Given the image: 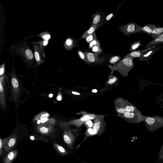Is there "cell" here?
Listing matches in <instances>:
<instances>
[{"label":"cell","instance_id":"1","mask_svg":"<svg viewBox=\"0 0 163 163\" xmlns=\"http://www.w3.org/2000/svg\"><path fill=\"white\" fill-rule=\"evenodd\" d=\"M133 57L123 58L113 66L108 65L111 70V74H112L115 71L119 72L123 76L128 75L129 72L134 67Z\"/></svg>","mask_w":163,"mask_h":163},{"label":"cell","instance_id":"2","mask_svg":"<svg viewBox=\"0 0 163 163\" xmlns=\"http://www.w3.org/2000/svg\"><path fill=\"white\" fill-rule=\"evenodd\" d=\"M144 121L148 130L151 132H153L163 126V117L161 116L146 117Z\"/></svg>","mask_w":163,"mask_h":163},{"label":"cell","instance_id":"3","mask_svg":"<svg viewBox=\"0 0 163 163\" xmlns=\"http://www.w3.org/2000/svg\"><path fill=\"white\" fill-rule=\"evenodd\" d=\"M118 116L126 121L131 123H137L144 121L146 117L141 113L127 112L124 114H118Z\"/></svg>","mask_w":163,"mask_h":163},{"label":"cell","instance_id":"4","mask_svg":"<svg viewBox=\"0 0 163 163\" xmlns=\"http://www.w3.org/2000/svg\"><path fill=\"white\" fill-rule=\"evenodd\" d=\"M119 29L123 34L129 36L131 34L142 32V27L134 22H132L121 26Z\"/></svg>","mask_w":163,"mask_h":163},{"label":"cell","instance_id":"5","mask_svg":"<svg viewBox=\"0 0 163 163\" xmlns=\"http://www.w3.org/2000/svg\"><path fill=\"white\" fill-rule=\"evenodd\" d=\"M115 104L116 106L124 109L128 112L141 113L135 106L122 99H117L116 100Z\"/></svg>","mask_w":163,"mask_h":163},{"label":"cell","instance_id":"6","mask_svg":"<svg viewBox=\"0 0 163 163\" xmlns=\"http://www.w3.org/2000/svg\"><path fill=\"white\" fill-rule=\"evenodd\" d=\"M17 140L16 135H13L10 137L2 140L3 148L5 151L10 152L14 147Z\"/></svg>","mask_w":163,"mask_h":163},{"label":"cell","instance_id":"7","mask_svg":"<svg viewBox=\"0 0 163 163\" xmlns=\"http://www.w3.org/2000/svg\"><path fill=\"white\" fill-rule=\"evenodd\" d=\"M86 56L87 63L88 64H99L103 63L105 61L104 57L99 58V54L95 53L86 52H85Z\"/></svg>","mask_w":163,"mask_h":163},{"label":"cell","instance_id":"8","mask_svg":"<svg viewBox=\"0 0 163 163\" xmlns=\"http://www.w3.org/2000/svg\"><path fill=\"white\" fill-rule=\"evenodd\" d=\"M63 138L66 144L70 149H72L76 138L72 131L69 129H66L64 133Z\"/></svg>","mask_w":163,"mask_h":163},{"label":"cell","instance_id":"9","mask_svg":"<svg viewBox=\"0 0 163 163\" xmlns=\"http://www.w3.org/2000/svg\"><path fill=\"white\" fill-rule=\"evenodd\" d=\"M161 44H159V45H155L147 48H145V50H139L132 52L126 56L124 58H129V57H133V58H139L140 56H141L148 51L156 48L158 46H159Z\"/></svg>","mask_w":163,"mask_h":163},{"label":"cell","instance_id":"10","mask_svg":"<svg viewBox=\"0 0 163 163\" xmlns=\"http://www.w3.org/2000/svg\"><path fill=\"white\" fill-rule=\"evenodd\" d=\"M163 48V46L156 47L154 49L150 50L144 54L140 56L139 58V61H148L152 57L157 51L160 50Z\"/></svg>","mask_w":163,"mask_h":163},{"label":"cell","instance_id":"11","mask_svg":"<svg viewBox=\"0 0 163 163\" xmlns=\"http://www.w3.org/2000/svg\"><path fill=\"white\" fill-rule=\"evenodd\" d=\"M99 118L96 119L94 124L93 129L94 135H100L104 130L102 122H101Z\"/></svg>","mask_w":163,"mask_h":163},{"label":"cell","instance_id":"12","mask_svg":"<svg viewBox=\"0 0 163 163\" xmlns=\"http://www.w3.org/2000/svg\"><path fill=\"white\" fill-rule=\"evenodd\" d=\"M157 28V26L155 25L148 24L144 25L142 27V32L144 33L151 35L153 31Z\"/></svg>","mask_w":163,"mask_h":163},{"label":"cell","instance_id":"13","mask_svg":"<svg viewBox=\"0 0 163 163\" xmlns=\"http://www.w3.org/2000/svg\"><path fill=\"white\" fill-rule=\"evenodd\" d=\"M163 43V34L156 39H154L153 40L149 42L145 48H147L156 45L161 43Z\"/></svg>","mask_w":163,"mask_h":163},{"label":"cell","instance_id":"14","mask_svg":"<svg viewBox=\"0 0 163 163\" xmlns=\"http://www.w3.org/2000/svg\"><path fill=\"white\" fill-rule=\"evenodd\" d=\"M17 153L16 150L11 151L4 159V163H11L15 159L17 155Z\"/></svg>","mask_w":163,"mask_h":163},{"label":"cell","instance_id":"15","mask_svg":"<svg viewBox=\"0 0 163 163\" xmlns=\"http://www.w3.org/2000/svg\"><path fill=\"white\" fill-rule=\"evenodd\" d=\"M99 24L91 26V27L82 36L83 38H86L89 35L95 32V31L99 27Z\"/></svg>","mask_w":163,"mask_h":163},{"label":"cell","instance_id":"16","mask_svg":"<svg viewBox=\"0 0 163 163\" xmlns=\"http://www.w3.org/2000/svg\"><path fill=\"white\" fill-rule=\"evenodd\" d=\"M163 34V26L157 28L151 34L153 38L156 39Z\"/></svg>","mask_w":163,"mask_h":163},{"label":"cell","instance_id":"17","mask_svg":"<svg viewBox=\"0 0 163 163\" xmlns=\"http://www.w3.org/2000/svg\"><path fill=\"white\" fill-rule=\"evenodd\" d=\"M93 17L91 26L99 24L101 20V15L99 13H96L93 16Z\"/></svg>","mask_w":163,"mask_h":163},{"label":"cell","instance_id":"18","mask_svg":"<svg viewBox=\"0 0 163 163\" xmlns=\"http://www.w3.org/2000/svg\"><path fill=\"white\" fill-rule=\"evenodd\" d=\"M39 130L42 134H49L51 131V128L45 126H42L39 127Z\"/></svg>","mask_w":163,"mask_h":163},{"label":"cell","instance_id":"19","mask_svg":"<svg viewBox=\"0 0 163 163\" xmlns=\"http://www.w3.org/2000/svg\"><path fill=\"white\" fill-rule=\"evenodd\" d=\"M54 146L56 149L59 153L63 155H67L68 153L67 151L62 146L58 144H55Z\"/></svg>","mask_w":163,"mask_h":163},{"label":"cell","instance_id":"20","mask_svg":"<svg viewBox=\"0 0 163 163\" xmlns=\"http://www.w3.org/2000/svg\"><path fill=\"white\" fill-rule=\"evenodd\" d=\"M96 116L93 115V114H87V115H83L81 117L80 120L82 122H85L91 119H93Z\"/></svg>","mask_w":163,"mask_h":163},{"label":"cell","instance_id":"21","mask_svg":"<svg viewBox=\"0 0 163 163\" xmlns=\"http://www.w3.org/2000/svg\"><path fill=\"white\" fill-rule=\"evenodd\" d=\"M121 57L118 56H114L111 57L109 59V62L113 65H115L121 60Z\"/></svg>","mask_w":163,"mask_h":163},{"label":"cell","instance_id":"22","mask_svg":"<svg viewBox=\"0 0 163 163\" xmlns=\"http://www.w3.org/2000/svg\"><path fill=\"white\" fill-rule=\"evenodd\" d=\"M141 42L139 41L135 42L132 43L130 47V50L131 51H134L141 46Z\"/></svg>","mask_w":163,"mask_h":163},{"label":"cell","instance_id":"23","mask_svg":"<svg viewBox=\"0 0 163 163\" xmlns=\"http://www.w3.org/2000/svg\"><path fill=\"white\" fill-rule=\"evenodd\" d=\"M96 37L95 33L92 34L88 36L86 39L88 43H90L91 42L96 39Z\"/></svg>","mask_w":163,"mask_h":163},{"label":"cell","instance_id":"24","mask_svg":"<svg viewBox=\"0 0 163 163\" xmlns=\"http://www.w3.org/2000/svg\"><path fill=\"white\" fill-rule=\"evenodd\" d=\"M92 50L93 52H95V53H98L99 54H100L103 51L100 45L94 46L92 48Z\"/></svg>","mask_w":163,"mask_h":163},{"label":"cell","instance_id":"25","mask_svg":"<svg viewBox=\"0 0 163 163\" xmlns=\"http://www.w3.org/2000/svg\"><path fill=\"white\" fill-rule=\"evenodd\" d=\"M117 80V78L116 77L110 75L109 76L108 83L109 85L113 84Z\"/></svg>","mask_w":163,"mask_h":163},{"label":"cell","instance_id":"26","mask_svg":"<svg viewBox=\"0 0 163 163\" xmlns=\"http://www.w3.org/2000/svg\"><path fill=\"white\" fill-rule=\"evenodd\" d=\"M78 54L79 57L87 63V61L86 58V56L85 52L83 53L81 51L78 50Z\"/></svg>","mask_w":163,"mask_h":163},{"label":"cell","instance_id":"27","mask_svg":"<svg viewBox=\"0 0 163 163\" xmlns=\"http://www.w3.org/2000/svg\"><path fill=\"white\" fill-rule=\"evenodd\" d=\"M25 54L26 57L30 60L33 58V55L32 51L30 49H28L25 51Z\"/></svg>","mask_w":163,"mask_h":163},{"label":"cell","instance_id":"28","mask_svg":"<svg viewBox=\"0 0 163 163\" xmlns=\"http://www.w3.org/2000/svg\"><path fill=\"white\" fill-rule=\"evenodd\" d=\"M100 42L98 39H96L95 40L91 42L89 44V48H92L95 46L99 45Z\"/></svg>","mask_w":163,"mask_h":163},{"label":"cell","instance_id":"29","mask_svg":"<svg viewBox=\"0 0 163 163\" xmlns=\"http://www.w3.org/2000/svg\"><path fill=\"white\" fill-rule=\"evenodd\" d=\"M116 111L118 114H124L128 112L124 109L117 106H116Z\"/></svg>","mask_w":163,"mask_h":163},{"label":"cell","instance_id":"30","mask_svg":"<svg viewBox=\"0 0 163 163\" xmlns=\"http://www.w3.org/2000/svg\"><path fill=\"white\" fill-rule=\"evenodd\" d=\"M12 84L15 88H17L19 86V82L18 80L15 78H13L12 80Z\"/></svg>","mask_w":163,"mask_h":163},{"label":"cell","instance_id":"31","mask_svg":"<svg viewBox=\"0 0 163 163\" xmlns=\"http://www.w3.org/2000/svg\"><path fill=\"white\" fill-rule=\"evenodd\" d=\"M86 134L88 137L94 135L93 129L91 128H90L88 129L86 132Z\"/></svg>","mask_w":163,"mask_h":163},{"label":"cell","instance_id":"32","mask_svg":"<svg viewBox=\"0 0 163 163\" xmlns=\"http://www.w3.org/2000/svg\"><path fill=\"white\" fill-rule=\"evenodd\" d=\"M66 45L69 47H72L73 45V42L71 39H68L66 42Z\"/></svg>","mask_w":163,"mask_h":163},{"label":"cell","instance_id":"33","mask_svg":"<svg viewBox=\"0 0 163 163\" xmlns=\"http://www.w3.org/2000/svg\"><path fill=\"white\" fill-rule=\"evenodd\" d=\"M85 123L86 126L88 127L89 128H90L94 126L93 123L90 120L86 121Z\"/></svg>","mask_w":163,"mask_h":163},{"label":"cell","instance_id":"34","mask_svg":"<svg viewBox=\"0 0 163 163\" xmlns=\"http://www.w3.org/2000/svg\"><path fill=\"white\" fill-rule=\"evenodd\" d=\"M160 159L163 160V144L161 147L159 152V157Z\"/></svg>","mask_w":163,"mask_h":163},{"label":"cell","instance_id":"35","mask_svg":"<svg viewBox=\"0 0 163 163\" xmlns=\"http://www.w3.org/2000/svg\"><path fill=\"white\" fill-rule=\"evenodd\" d=\"M3 143L2 140L1 138L0 139V154L2 156L3 154Z\"/></svg>","mask_w":163,"mask_h":163},{"label":"cell","instance_id":"36","mask_svg":"<svg viewBox=\"0 0 163 163\" xmlns=\"http://www.w3.org/2000/svg\"><path fill=\"white\" fill-rule=\"evenodd\" d=\"M34 55L35 58H36V60L37 61H39L40 60V57L38 52L36 51L35 52Z\"/></svg>","mask_w":163,"mask_h":163},{"label":"cell","instance_id":"37","mask_svg":"<svg viewBox=\"0 0 163 163\" xmlns=\"http://www.w3.org/2000/svg\"><path fill=\"white\" fill-rule=\"evenodd\" d=\"M114 15L113 13H112L111 14H110L107 16L106 18V20L107 21H109L110 20L113 16Z\"/></svg>","mask_w":163,"mask_h":163},{"label":"cell","instance_id":"38","mask_svg":"<svg viewBox=\"0 0 163 163\" xmlns=\"http://www.w3.org/2000/svg\"><path fill=\"white\" fill-rule=\"evenodd\" d=\"M49 116V114L48 113H46L45 114H42L40 118V119H42V118H47Z\"/></svg>","mask_w":163,"mask_h":163},{"label":"cell","instance_id":"39","mask_svg":"<svg viewBox=\"0 0 163 163\" xmlns=\"http://www.w3.org/2000/svg\"><path fill=\"white\" fill-rule=\"evenodd\" d=\"M50 36L49 35L47 34L43 36V38L45 39V40L48 41V39H50Z\"/></svg>","mask_w":163,"mask_h":163},{"label":"cell","instance_id":"40","mask_svg":"<svg viewBox=\"0 0 163 163\" xmlns=\"http://www.w3.org/2000/svg\"><path fill=\"white\" fill-rule=\"evenodd\" d=\"M48 120V118H42V119L41 120V122L42 123H44L47 121Z\"/></svg>","mask_w":163,"mask_h":163},{"label":"cell","instance_id":"41","mask_svg":"<svg viewBox=\"0 0 163 163\" xmlns=\"http://www.w3.org/2000/svg\"><path fill=\"white\" fill-rule=\"evenodd\" d=\"M4 72V69L3 68H1V70H0V75H3Z\"/></svg>","mask_w":163,"mask_h":163},{"label":"cell","instance_id":"42","mask_svg":"<svg viewBox=\"0 0 163 163\" xmlns=\"http://www.w3.org/2000/svg\"><path fill=\"white\" fill-rule=\"evenodd\" d=\"M72 94L75 95H80V94H79L78 93V92H76L72 91Z\"/></svg>","mask_w":163,"mask_h":163},{"label":"cell","instance_id":"43","mask_svg":"<svg viewBox=\"0 0 163 163\" xmlns=\"http://www.w3.org/2000/svg\"><path fill=\"white\" fill-rule=\"evenodd\" d=\"M61 99H62V98H61V95H59L58 96V98H57V99H58V101H61Z\"/></svg>","mask_w":163,"mask_h":163},{"label":"cell","instance_id":"44","mask_svg":"<svg viewBox=\"0 0 163 163\" xmlns=\"http://www.w3.org/2000/svg\"><path fill=\"white\" fill-rule=\"evenodd\" d=\"M48 41L45 40L43 43V45L44 46H46L48 45Z\"/></svg>","mask_w":163,"mask_h":163},{"label":"cell","instance_id":"45","mask_svg":"<svg viewBox=\"0 0 163 163\" xmlns=\"http://www.w3.org/2000/svg\"><path fill=\"white\" fill-rule=\"evenodd\" d=\"M98 91L96 89H94L92 90V92H94V93H96Z\"/></svg>","mask_w":163,"mask_h":163},{"label":"cell","instance_id":"46","mask_svg":"<svg viewBox=\"0 0 163 163\" xmlns=\"http://www.w3.org/2000/svg\"><path fill=\"white\" fill-rule=\"evenodd\" d=\"M41 122V120H39L37 122V123L38 124H40Z\"/></svg>","mask_w":163,"mask_h":163},{"label":"cell","instance_id":"47","mask_svg":"<svg viewBox=\"0 0 163 163\" xmlns=\"http://www.w3.org/2000/svg\"><path fill=\"white\" fill-rule=\"evenodd\" d=\"M53 96V94H50L49 95V97L50 98H51Z\"/></svg>","mask_w":163,"mask_h":163},{"label":"cell","instance_id":"48","mask_svg":"<svg viewBox=\"0 0 163 163\" xmlns=\"http://www.w3.org/2000/svg\"><path fill=\"white\" fill-rule=\"evenodd\" d=\"M30 139L33 140L34 139V137L33 136H31V137H30Z\"/></svg>","mask_w":163,"mask_h":163}]
</instances>
